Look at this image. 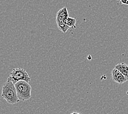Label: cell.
<instances>
[{
  "label": "cell",
  "instance_id": "cell-1",
  "mask_svg": "<svg viewBox=\"0 0 128 114\" xmlns=\"http://www.w3.org/2000/svg\"><path fill=\"white\" fill-rule=\"evenodd\" d=\"M2 97L10 104H15L19 101L18 97L15 84L10 81H7L3 86Z\"/></svg>",
  "mask_w": 128,
  "mask_h": 114
},
{
  "label": "cell",
  "instance_id": "cell-2",
  "mask_svg": "<svg viewBox=\"0 0 128 114\" xmlns=\"http://www.w3.org/2000/svg\"><path fill=\"white\" fill-rule=\"evenodd\" d=\"M18 97L20 100L25 101L31 98L32 87L29 82L20 81L15 84Z\"/></svg>",
  "mask_w": 128,
  "mask_h": 114
},
{
  "label": "cell",
  "instance_id": "cell-3",
  "mask_svg": "<svg viewBox=\"0 0 128 114\" xmlns=\"http://www.w3.org/2000/svg\"><path fill=\"white\" fill-rule=\"evenodd\" d=\"M7 81H12L16 84L20 81H25L27 82L31 81V78L26 72V71L22 68L14 69L8 78Z\"/></svg>",
  "mask_w": 128,
  "mask_h": 114
},
{
  "label": "cell",
  "instance_id": "cell-4",
  "mask_svg": "<svg viewBox=\"0 0 128 114\" xmlns=\"http://www.w3.org/2000/svg\"><path fill=\"white\" fill-rule=\"evenodd\" d=\"M111 73L113 81L118 84H123L128 81V79L126 77L115 67L112 70Z\"/></svg>",
  "mask_w": 128,
  "mask_h": 114
},
{
  "label": "cell",
  "instance_id": "cell-5",
  "mask_svg": "<svg viewBox=\"0 0 128 114\" xmlns=\"http://www.w3.org/2000/svg\"><path fill=\"white\" fill-rule=\"evenodd\" d=\"M69 17V13L67 8L64 7L60 9L57 13L56 15V21H63L66 22L67 18Z\"/></svg>",
  "mask_w": 128,
  "mask_h": 114
},
{
  "label": "cell",
  "instance_id": "cell-6",
  "mask_svg": "<svg viewBox=\"0 0 128 114\" xmlns=\"http://www.w3.org/2000/svg\"><path fill=\"white\" fill-rule=\"evenodd\" d=\"M115 68L118 69L119 71L128 79V65L125 63H120L117 64L115 66Z\"/></svg>",
  "mask_w": 128,
  "mask_h": 114
},
{
  "label": "cell",
  "instance_id": "cell-7",
  "mask_svg": "<svg viewBox=\"0 0 128 114\" xmlns=\"http://www.w3.org/2000/svg\"><path fill=\"white\" fill-rule=\"evenodd\" d=\"M56 23L57 24L58 27L59 29L62 31L63 33H66L67 31L69 30L70 27L68 26V25L66 24V22H63V21H56Z\"/></svg>",
  "mask_w": 128,
  "mask_h": 114
},
{
  "label": "cell",
  "instance_id": "cell-8",
  "mask_svg": "<svg viewBox=\"0 0 128 114\" xmlns=\"http://www.w3.org/2000/svg\"><path fill=\"white\" fill-rule=\"evenodd\" d=\"M66 24L68 26L72 28H76V19L74 18L68 17L66 21Z\"/></svg>",
  "mask_w": 128,
  "mask_h": 114
},
{
  "label": "cell",
  "instance_id": "cell-9",
  "mask_svg": "<svg viewBox=\"0 0 128 114\" xmlns=\"http://www.w3.org/2000/svg\"><path fill=\"white\" fill-rule=\"evenodd\" d=\"M120 4L122 5H128V0H120Z\"/></svg>",
  "mask_w": 128,
  "mask_h": 114
},
{
  "label": "cell",
  "instance_id": "cell-10",
  "mask_svg": "<svg viewBox=\"0 0 128 114\" xmlns=\"http://www.w3.org/2000/svg\"><path fill=\"white\" fill-rule=\"evenodd\" d=\"M70 114H81V113L78 112H73L72 113H71Z\"/></svg>",
  "mask_w": 128,
  "mask_h": 114
}]
</instances>
